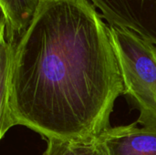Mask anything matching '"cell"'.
Instances as JSON below:
<instances>
[{
  "label": "cell",
  "mask_w": 156,
  "mask_h": 155,
  "mask_svg": "<svg viewBox=\"0 0 156 155\" xmlns=\"http://www.w3.org/2000/svg\"><path fill=\"white\" fill-rule=\"evenodd\" d=\"M43 0H0L7 36L16 41L27 28Z\"/></svg>",
  "instance_id": "8992f818"
},
{
  "label": "cell",
  "mask_w": 156,
  "mask_h": 155,
  "mask_svg": "<svg viewBox=\"0 0 156 155\" xmlns=\"http://www.w3.org/2000/svg\"><path fill=\"white\" fill-rule=\"evenodd\" d=\"M110 26L128 29L156 47V0H87Z\"/></svg>",
  "instance_id": "3957f363"
},
{
  "label": "cell",
  "mask_w": 156,
  "mask_h": 155,
  "mask_svg": "<svg viewBox=\"0 0 156 155\" xmlns=\"http://www.w3.org/2000/svg\"><path fill=\"white\" fill-rule=\"evenodd\" d=\"M123 83L109 26L87 0H43L15 41L10 110L47 139L85 143L108 129Z\"/></svg>",
  "instance_id": "6da1fadb"
},
{
  "label": "cell",
  "mask_w": 156,
  "mask_h": 155,
  "mask_svg": "<svg viewBox=\"0 0 156 155\" xmlns=\"http://www.w3.org/2000/svg\"><path fill=\"white\" fill-rule=\"evenodd\" d=\"M14 43L7 33L0 40V141L15 126L10 110V72Z\"/></svg>",
  "instance_id": "5b68a950"
},
{
  "label": "cell",
  "mask_w": 156,
  "mask_h": 155,
  "mask_svg": "<svg viewBox=\"0 0 156 155\" xmlns=\"http://www.w3.org/2000/svg\"><path fill=\"white\" fill-rule=\"evenodd\" d=\"M109 155H156V129L110 126L98 137Z\"/></svg>",
  "instance_id": "277c9868"
},
{
  "label": "cell",
  "mask_w": 156,
  "mask_h": 155,
  "mask_svg": "<svg viewBox=\"0 0 156 155\" xmlns=\"http://www.w3.org/2000/svg\"><path fill=\"white\" fill-rule=\"evenodd\" d=\"M123 94L139 111L138 123L156 129V47L135 33L109 26Z\"/></svg>",
  "instance_id": "7a4b0ae2"
},
{
  "label": "cell",
  "mask_w": 156,
  "mask_h": 155,
  "mask_svg": "<svg viewBox=\"0 0 156 155\" xmlns=\"http://www.w3.org/2000/svg\"><path fill=\"white\" fill-rule=\"evenodd\" d=\"M43 155H77V143L60 139H48Z\"/></svg>",
  "instance_id": "52a82bcc"
},
{
  "label": "cell",
  "mask_w": 156,
  "mask_h": 155,
  "mask_svg": "<svg viewBox=\"0 0 156 155\" xmlns=\"http://www.w3.org/2000/svg\"><path fill=\"white\" fill-rule=\"evenodd\" d=\"M6 34V20L5 15L0 8V40Z\"/></svg>",
  "instance_id": "9c48e42d"
},
{
  "label": "cell",
  "mask_w": 156,
  "mask_h": 155,
  "mask_svg": "<svg viewBox=\"0 0 156 155\" xmlns=\"http://www.w3.org/2000/svg\"><path fill=\"white\" fill-rule=\"evenodd\" d=\"M77 155H109L104 145L97 139L85 142L77 143Z\"/></svg>",
  "instance_id": "ba28073f"
}]
</instances>
